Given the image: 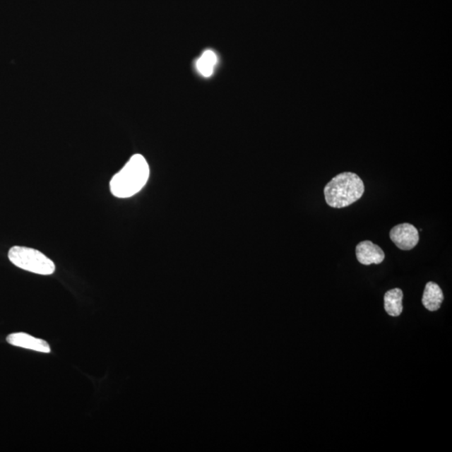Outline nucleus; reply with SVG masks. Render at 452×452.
<instances>
[{"mask_svg": "<svg viewBox=\"0 0 452 452\" xmlns=\"http://www.w3.org/2000/svg\"><path fill=\"white\" fill-rule=\"evenodd\" d=\"M404 294L400 288L391 289L388 291L384 295V309L386 313L391 316H398L403 311V301Z\"/></svg>", "mask_w": 452, "mask_h": 452, "instance_id": "6e6552de", "label": "nucleus"}, {"mask_svg": "<svg viewBox=\"0 0 452 452\" xmlns=\"http://www.w3.org/2000/svg\"><path fill=\"white\" fill-rule=\"evenodd\" d=\"M217 62H218V58H217L216 54L211 49H207L198 59L197 70L201 76L210 78L214 73Z\"/></svg>", "mask_w": 452, "mask_h": 452, "instance_id": "1a4fd4ad", "label": "nucleus"}, {"mask_svg": "<svg viewBox=\"0 0 452 452\" xmlns=\"http://www.w3.org/2000/svg\"><path fill=\"white\" fill-rule=\"evenodd\" d=\"M364 193L363 180L351 172L338 174L324 188L325 201L328 206L337 209L352 205Z\"/></svg>", "mask_w": 452, "mask_h": 452, "instance_id": "f03ea898", "label": "nucleus"}, {"mask_svg": "<svg viewBox=\"0 0 452 452\" xmlns=\"http://www.w3.org/2000/svg\"><path fill=\"white\" fill-rule=\"evenodd\" d=\"M8 256L17 268L30 273L48 275L56 270L55 263L51 259L32 248L13 246L8 251Z\"/></svg>", "mask_w": 452, "mask_h": 452, "instance_id": "7ed1b4c3", "label": "nucleus"}, {"mask_svg": "<svg viewBox=\"0 0 452 452\" xmlns=\"http://www.w3.org/2000/svg\"><path fill=\"white\" fill-rule=\"evenodd\" d=\"M444 295L439 285L429 282L424 288L422 304L429 311H436L440 309Z\"/></svg>", "mask_w": 452, "mask_h": 452, "instance_id": "0eeeda50", "label": "nucleus"}, {"mask_svg": "<svg viewBox=\"0 0 452 452\" xmlns=\"http://www.w3.org/2000/svg\"><path fill=\"white\" fill-rule=\"evenodd\" d=\"M391 241L402 251H410L417 246L419 232L413 225L400 224L393 227L390 232Z\"/></svg>", "mask_w": 452, "mask_h": 452, "instance_id": "20e7f679", "label": "nucleus"}, {"mask_svg": "<svg viewBox=\"0 0 452 452\" xmlns=\"http://www.w3.org/2000/svg\"><path fill=\"white\" fill-rule=\"evenodd\" d=\"M6 341L13 346L23 347V349L45 352V354H49L52 351L47 341L25 333H11L6 338Z\"/></svg>", "mask_w": 452, "mask_h": 452, "instance_id": "39448f33", "label": "nucleus"}, {"mask_svg": "<svg viewBox=\"0 0 452 452\" xmlns=\"http://www.w3.org/2000/svg\"><path fill=\"white\" fill-rule=\"evenodd\" d=\"M356 257L362 265H379L384 260V252L382 249L372 242L364 241L356 246Z\"/></svg>", "mask_w": 452, "mask_h": 452, "instance_id": "423d86ee", "label": "nucleus"}, {"mask_svg": "<svg viewBox=\"0 0 452 452\" xmlns=\"http://www.w3.org/2000/svg\"><path fill=\"white\" fill-rule=\"evenodd\" d=\"M150 170L145 157L134 155L119 173L113 176L110 191L117 198H126L135 196L145 186Z\"/></svg>", "mask_w": 452, "mask_h": 452, "instance_id": "f257e3e1", "label": "nucleus"}]
</instances>
